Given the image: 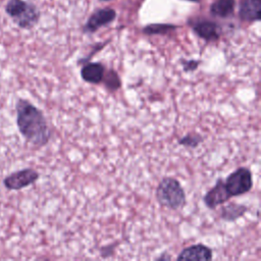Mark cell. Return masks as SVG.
I'll return each instance as SVG.
<instances>
[{"label": "cell", "mask_w": 261, "mask_h": 261, "mask_svg": "<svg viewBox=\"0 0 261 261\" xmlns=\"http://www.w3.org/2000/svg\"><path fill=\"white\" fill-rule=\"evenodd\" d=\"M16 124L21 136L33 146L48 144L51 132L43 112L30 101L19 98L16 102Z\"/></svg>", "instance_id": "1"}, {"label": "cell", "mask_w": 261, "mask_h": 261, "mask_svg": "<svg viewBox=\"0 0 261 261\" xmlns=\"http://www.w3.org/2000/svg\"><path fill=\"white\" fill-rule=\"evenodd\" d=\"M158 203L171 210H178L186 206L187 198L180 182L174 177H163L155 192Z\"/></svg>", "instance_id": "2"}, {"label": "cell", "mask_w": 261, "mask_h": 261, "mask_svg": "<svg viewBox=\"0 0 261 261\" xmlns=\"http://www.w3.org/2000/svg\"><path fill=\"white\" fill-rule=\"evenodd\" d=\"M5 12L21 29H32L40 18L39 9L24 0H9Z\"/></svg>", "instance_id": "3"}, {"label": "cell", "mask_w": 261, "mask_h": 261, "mask_svg": "<svg viewBox=\"0 0 261 261\" xmlns=\"http://www.w3.org/2000/svg\"><path fill=\"white\" fill-rule=\"evenodd\" d=\"M224 184L231 197L244 195L253 188L252 172L247 167H239L227 175Z\"/></svg>", "instance_id": "4"}, {"label": "cell", "mask_w": 261, "mask_h": 261, "mask_svg": "<svg viewBox=\"0 0 261 261\" xmlns=\"http://www.w3.org/2000/svg\"><path fill=\"white\" fill-rule=\"evenodd\" d=\"M39 173L33 168H23L10 173L3 179V185L7 190H20L37 181Z\"/></svg>", "instance_id": "5"}, {"label": "cell", "mask_w": 261, "mask_h": 261, "mask_svg": "<svg viewBox=\"0 0 261 261\" xmlns=\"http://www.w3.org/2000/svg\"><path fill=\"white\" fill-rule=\"evenodd\" d=\"M231 196L229 195L224 180L218 178L216 184L205 194L203 201L209 209H215L219 205L227 202Z\"/></svg>", "instance_id": "6"}, {"label": "cell", "mask_w": 261, "mask_h": 261, "mask_svg": "<svg viewBox=\"0 0 261 261\" xmlns=\"http://www.w3.org/2000/svg\"><path fill=\"white\" fill-rule=\"evenodd\" d=\"M213 257L212 250L204 244H196L185 248L177 256V260H201L208 261Z\"/></svg>", "instance_id": "7"}, {"label": "cell", "mask_w": 261, "mask_h": 261, "mask_svg": "<svg viewBox=\"0 0 261 261\" xmlns=\"http://www.w3.org/2000/svg\"><path fill=\"white\" fill-rule=\"evenodd\" d=\"M115 18V11L112 9H100L88 19L85 25V32L94 33L101 27L111 22Z\"/></svg>", "instance_id": "8"}, {"label": "cell", "mask_w": 261, "mask_h": 261, "mask_svg": "<svg viewBox=\"0 0 261 261\" xmlns=\"http://www.w3.org/2000/svg\"><path fill=\"white\" fill-rule=\"evenodd\" d=\"M105 72V66L101 62H89L85 64L81 69L82 79L90 84L102 83Z\"/></svg>", "instance_id": "9"}, {"label": "cell", "mask_w": 261, "mask_h": 261, "mask_svg": "<svg viewBox=\"0 0 261 261\" xmlns=\"http://www.w3.org/2000/svg\"><path fill=\"white\" fill-rule=\"evenodd\" d=\"M260 0H241L240 17L244 21H257L260 19Z\"/></svg>", "instance_id": "10"}, {"label": "cell", "mask_w": 261, "mask_h": 261, "mask_svg": "<svg viewBox=\"0 0 261 261\" xmlns=\"http://www.w3.org/2000/svg\"><path fill=\"white\" fill-rule=\"evenodd\" d=\"M193 30L202 39L214 41L219 38V27L210 20H198L193 24Z\"/></svg>", "instance_id": "11"}, {"label": "cell", "mask_w": 261, "mask_h": 261, "mask_svg": "<svg viewBox=\"0 0 261 261\" xmlns=\"http://www.w3.org/2000/svg\"><path fill=\"white\" fill-rule=\"evenodd\" d=\"M247 210L248 208L245 205L230 202L221 207L220 218L225 221H234L238 218L242 217Z\"/></svg>", "instance_id": "12"}, {"label": "cell", "mask_w": 261, "mask_h": 261, "mask_svg": "<svg viewBox=\"0 0 261 261\" xmlns=\"http://www.w3.org/2000/svg\"><path fill=\"white\" fill-rule=\"evenodd\" d=\"M233 0H216L210 7L211 14L219 17H226L233 11Z\"/></svg>", "instance_id": "13"}, {"label": "cell", "mask_w": 261, "mask_h": 261, "mask_svg": "<svg viewBox=\"0 0 261 261\" xmlns=\"http://www.w3.org/2000/svg\"><path fill=\"white\" fill-rule=\"evenodd\" d=\"M102 82H104L105 87L110 91L117 90L121 86L120 79H119L117 72L113 69H109L107 72H104V76H103Z\"/></svg>", "instance_id": "14"}, {"label": "cell", "mask_w": 261, "mask_h": 261, "mask_svg": "<svg viewBox=\"0 0 261 261\" xmlns=\"http://www.w3.org/2000/svg\"><path fill=\"white\" fill-rule=\"evenodd\" d=\"M202 142H203V137L200 136L199 134H188L177 141L179 145L191 148V149L197 148Z\"/></svg>", "instance_id": "15"}, {"label": "cell", "mask_w": 261, "mask_h": 261, "mask_svg": "<svg viewBox=\"0 0 261 261\" xmlns=\"http://www.w3.org/2000/svg\"><path fill=\"white\" fill-rule=\"evenodd\" d=\"M172 27L171 25H165V24H152L149 25L147 28L144 29V33L145 34H149V35H154V34H163L169 30H171Z\"/></svg>", "instance_id": "16"}, {"label": "cell", "mask_w": 261, "mask_h": 261, "mask_svg": "<svg viewBox=\"0 0 261 261\" xmlns=\"http://www.w3.org/2000/svg\"><path fill=\"white\" fill-rule=\"evenodd\" d=\"M199 64H200V61H198V60H188V61L182 60V67H184V70L187 72L196 70L198 68Z\"/></svg>", "instance_id": "17"}, {"label": "cell", "mask_w": 261, "mask_h": 261, "mask_svg": "<svg viewBox=\"0 0 261 261\" xmlns=\"http://www.w3.org/2000/svg\"><path fill=\"white\" fill-rule=\"evenodd\" d=\"M114 244H111V245H108V246H105L103 248H101V256L103 258H107V257H110L113 253H114Z\"/></svg>", "instance_id": "18"}, {"label": "cell", "mask_w": 261, "mask_h": 261, "mask_svg": "<svg viewBox=\"0 0 261 261\" xmlns=\"http://www.w3.org/2000/svg\"><path fill=\"white\" fill-rule=\"evenodd\" d=\"M188 1H193V2H196V1H199V0H188Z\"/></svg>", "instance_id": "19"}]
</instances>
